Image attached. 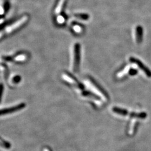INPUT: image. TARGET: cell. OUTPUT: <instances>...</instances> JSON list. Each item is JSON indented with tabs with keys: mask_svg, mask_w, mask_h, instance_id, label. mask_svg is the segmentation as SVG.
Masks as SVG:
<instances>
[{
	"mask_svg": "<svg viewBox=\"0 0 151 151\" xmlns=\"http://www.w3.org/2000/svg\"><path fill=\"white\" fill-rule=\"evenodd\" d=\"M80 45L79 43H76L73 47V57L72 69L74 72H78L80 63Z\"/></svg>",
	"mask_w": 151,
	"mask_h": 151,
	"instance_id": "obj_1",
	"label": "cell"
},
{
	"mask_svg": "<svg viewBox=\"0 0 151 151\" xmlns=\"http://www.w3.org/2000/svg\"><path fill=\"white\" fill-rule=\"evenodd\" d=\"M28 20H29V16L27 15L22 16V18L20 19L19 20L13 23L10 26L6 28L5 31L4 32L5 33V35L9 34L12 32H14L15 31H16L17 29H18L19 28L21 27L22 25H24L27 22Z\"/></svg>",
	"mask_w": 151,
	"mask_h": 151,
	"instance_id": "obj_2",
	"label": "cell"
},
{
	"mask_svg": "<svg viewBox=\"0 0 151 151\" xmlns=\"http://www.w3.org/2000/svg\"><path fill=\"white\" fill-rule=\"evenodd\" d=\"M113 111L114 113L118 114L119 115H127L129 114L131 116V117H134V118H138L140 119H144L146 117V114L145 113H129L127 110H124L123 109H121L119 108H113Z\"/></svg>",
	"mask_w": 151,
	"mask_h": 151,
	"instance_id": "obj_3",
	"label": "cell"
},
{
	"mask_svg": "<svg viewBox=\"0 0 151 151\" xmlns=\"http://www.w3.org/2000/svg\"><path fill=\"white\" fill-rule=\"evenodd\" d=\"M129 61L131 63L137 65L138 67V68H139L148 77H151V70L148 67H147L146 65H144L140 60L135 58L133 57H130Z\"/></svg>",
	"mask_w": 151,
	"mask_h": 151,
	"instance_id": "obj_4",
	"label": "cell"
},
{
	"mask_svg": "<svg viewBox=\"0 0 151 151\" xmlns=\"http://www.w3.org/2000/svg\"><path fill=\"white\" fill-rule=\"evenodd\" d=\"M88 85L90 87H91L92 88L96 91L97 92H100V93L101 94V95L104 97V98L106 100H108L109 97H108V95L107 93L105 92V91L100 86L96 81H93V79H90L89 82H88Z\"/></svg>",
	"mask_w": 151,
	"mask_h": 151,
	"instance_id": "obj_5",
	"label": "cell"
},
{
	"mask_svg": "<svg viewBox=\"0 0 151 151\" xmlns=\"http://www.w3.org/2000/svg\"><path fill=\"white\" fill-rule=\"evenodd\" d=\"M62 78L65 81H66L67 83H70V85H73L75 86H77L78 88L83 89V86L81 85V84L79 83L77 81H76L75 78H73L70 76L68 75L67 74H63Z\"/></svg>",
	"mask_w": 151,
	"mask_h": 151,
	"instance_id": "obj_6",
	"label": "cell"
},
{
	"mask_svg": "<svg viewBox=\"0 0 151 151\" xmlns=\"http://www.w3.org/2000/svg\"><path fill=\"white\" fill-rule=\"evenodd\" d=\"M143 29L141 26L138 25L135 29V38L137 44H140L143 40Z\"/></svg>",
	"mask_w": 151,
	"mask_h": 151,
	"instance_id": "obj_7",
	"label": "cell"
},
{
	"mask_svg": "<svg viewBox=\"0 0 151 151\" xmlns=\"http://www.w3.org/2000/svg\"><path fill=\"white\" fill-rule=\"evenodd\" d=\"M25 107V104H22L20 105H18L16 106L14 108H9V109H4V110H0V114H4L10 113L14 111H15V110H20L22 108Z\"/></svg>",
	"mask_w": 151,
	"mask_h": 151,
	"instance_id": "obj_8",
	"label": "cell"
},
{
	"mask_svg": "<svg viewBox=\"0 0 151 151\" xmlns=\"http://www.w3.org/2000/svg\"><path fill=\"white\" fill-rule=\"evenodd\" d=\"M65 0H60L55 10V12L56 14H59L62 11L63 7L65 4Z\"/></svg>",
	"mask_w": 151,
	"mask_h": 151,
	"instance_id": "obj_9",
	"label": "cell"
},
{
	"mask_svg": "<svg viewBox=\"0 0 151 151\" xmlns=\"http://www.w3.org/2000/svg\"><path fill=\"white\" fill-rule=\"evenodd\" d=\"M27 59V55L25 54H19L16 55L15 57L14 58V60L16 62H24Z\"/></svg>",
	"mask_w": 151,
	"mask_h": 151,
	"instance_id": "obj_10",
	"label": "cell"
},
{
	"mask_svg": "<svg viewBox=\"0 0 151 151\" xmlns=\"http://www.w3.org/2000/svg\"><path fill=\"white\" fill-rule=\"evenodd\" d=\"M75 16L76 18L82 20H87L90 18V16L87 14H77L75 15Z\"/></svg>",
	"mask_w": 151,
	"mask_h": 151,
	"instance_id": "obj_11",
	"label": "cell"
},
{
	"mask_svg": "<svg viewBox=\"0 0 151 151\" xmlns=\"http://www.w3.org/2000/svg\"><path fill=\"white\" fill-rule=\"evenodd\" d=\"M73 31L75 32H76L77 34H81L82 30H83V29L82 27H81L80 25H74L73 26Z\"/></svg>",
	"mask_w": 151,
	"mask_h": 151,
	"instance_id": "obj_12",
	"label": "cell"
},
{
	"mask_svg": "<svg viewBox=\"0 0 151 151\" xmlns=\"http://www.w3.org/2000/svg\"><path fill=\"white\" fill-rule=\"evenodd\" d=\"M4 140L0 139V147L4 149H9L10 148V145L7 143H6Z\"/></svg>",
	"mask_w": 151,
	"mask_h": 151,
	"instance_id": "obj_13",
	"label": "cell"
},
{
	"mask_svg": "<svg viewBox=\"0 0 151 151\" xmlns=\"http://www.w3.org/2000/svg\"><path fill=\"white\" fill-rule=\"evenodd\" d=\"M57 22L60 24H63L65 22V17L62 15H59L57 17Z\"/></svg>",
	"mask_w": 151,
	"mask_h": 151,
	"instance_id": "obj_14",
	"label": "cell"
},
{
	"mask_svg": "<svg viewBox=\"0 0 151 151\" xmlns=\"http://www.w3.org/2000/svg\"><path fill=\"white\" fill-rule=\"evenodd\" d=\"M128 73L130 76H135L138 73V70L134 68H130L128 70Z\"/></svg>",
	"mask_w": 151,
	"mask_h": 151,
	"instance_id": "obj_15",
	"label": "cell"
},
{
	"mask_svg": "<svg viewBox=\"0 0 151 151\" xmlns=\"http://www.w3.org/2000/svg\"><path fill=\"white\" fill-rule=\"evenodd\" d=\"M3 86L2 84L0 83V100H1V96H2V92H3Z\"/></svg>",
	"mask_w": 151,
	"mask_h": 151,
	"instance_id": "obj_16",
	"label": "cell"
},
{
	"mask_svg": "<svg viewBox=\"0 0 151 151\" xmlns=\"http://www.w3.org/2000/svg\"><path fill=\"white\" fill-rule=\"evenodd\" d=\"M4 12H5V10H4V8H3L2 7L0 6V15H3V14H4Z\"/></svg>",
	"mask_w": 151,
	"mask_h": 151,
	"instance_id": "obj_17",
	"label": "cell"
},
{
	"mask_svg": "<svg viewBox=\"0 0 151 151\" xmlns=\"http://www.w3.org/2000/svg\"><path fill=\"white\" fill-rule=\"evenodd\" d=\"M4 35H5V33L4 32H0V39L4 37Z\"/></svg>",
	"mask_w": 151,
	"mask_h": 151,
	"instance_id": "obj_18",
	"label": "cell"
},
{
	"mask_svg": "<svg viewBox=\"0 0 151 151\" xmlns=\"http://www.w3.org/2000/svg\"><path fill=\"white\" fill-rule=\"evenodd\" d=\"M4 22V20L2 19H0V25Z\"/></svg>",
	"mask_w": 151,
	"mask_h": 151,
	"instance_id": "obj_19",
	"label": "cell"
}]
</instances>
